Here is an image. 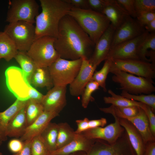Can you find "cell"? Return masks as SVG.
<instances>
[{
    "mask_svg": "<svg viewBox=\"0 0 155 155\" xmlns=\"http://www.w3.org/2000/svg\"><path fill=\"white\" fill-rule=\"evenodd\" d=\"M136 19L142 26L155 19V11L147 12L141 13L137 16Z\"/></svg>",
    "mask_w": 155,
    "mask_h": 155,
    "instance_id": "obj_40",
    "label": "cell"
},
{
    "mask_svg": "<svg viewBox=\"0 0 155 155\" xmlns=\"http://www.w3.org/2000/svg\"><path fill=\"white\" fill-rule=\"evenodd\" d=\"M134 6L137 16L144 13L155 11V0H135Z\"/></svg>",
    "mask_w": 155,
    "mask_h": 155,
    "instance_id": "obj_37",
    "label": "cell"
},
{
    "mask_svg": "<svg viewBox=\"0 0 155 155\" xmlns=\"http://www.w3.org/2000/svg\"><path fill=\"white\" fill-rule=\"evenodd\" d=\"M58 129V124L51 122L40 135L49 153L57 150Z\"/></svg>",
    "mask_w": 155,
    "mask_h": 155,
    "instance_id": "obj_26",
    "label": "cell"
},
{
    "mask_svg": "<svg viewBox=\"0 0 155 155\" xmlns=\"http://www.w3.org/2000/svg\"><path fill=\"white\" fill-rule=\"evenodd\" d=\"M27 100L23 101L16 99L8 108L0 112V134L3 142L7 139L6 132L9 123L18 113L26 105Z\"/></svg>",
    "mask_w": 155,
    "mask_h": 155,
    "instance_id": "obj_22",
    "label": "cell"
},
{
    "mask_svg": "<svg viewBox=\"0 0 155 155\" xmlns=\"http://www.w3.org/2000/svg\"><path fill=\"white\" fill-rule=\"evenodd\" d=\"M144 28L149 33H155V19L145 25Z\"/></svg>",
    "mask_w": 155,
    "mask_h": 155,
    "instance_id": "obj_49",
    "label": "cell"
},
{
    "mask_svg": "<svg viewBox=\"0 0 155 155\" xmlns=\"http://www.w3.org/2000/svg\"><path fill=\"white\" fill-rule=\"evenodd\" d=\"M89 120L87 118L83 119H78L75 121L77 128L75 131V134H80L89 129L88 122Z\"/></svg>",
    "mask_w": 155,
    "mask_h": 155,
    "instance_id": "obj_43",
    "label": "cell"
},
{
    "mask_svg": "<svg viewBox=\"0 0 155 155\" xmlns=\"http://www.w3.org/2000/svg\"><path fill=\"white\" fill-rule=\"evenodd\" d=\"M55 38L45 36L35 39L26 52L38 67H48L60 57L54 46Z\"/></svg>",
    "mask_w": 155,
    "mask_h": 155,
    "instance_id": "obj_4",
    "label": "cell"
},
{
    "mask_svg": "<svg viewBox=\"0 0 155 155\" xmlns=\"http://www.w3.org/2000/svg\"></svg>",
    "mask_w": 155,
    "mask_h": 155,
    "instance_id": "obj_53",
    "label": "cell"
},
{
    "mask_svg": "<svg viewBox=\"0 0 155 155\" xmlns=\"http://www.w3.org/2000/svg\"><path fill=\"white\" fill-rule=\"evenodd\" d=\"M3 142V141L0 134V146L1 145Z\"/></svg>",
    "mask_w": 155,
    "mask_h": 155,
    "instance_id": "obj_50",
    "label": "cell"
},
{
    "mask_svg": "<svg viewBox=\"0 0 155 155\" xmlns=\"http://www.w3.org/2000/svg\"><path fill=\"white\" fill-rule=\"evenodd\" d=\"M57 150L67 145L74 137L75 133L73 129L67 123L58 124Z\"/></svg>",
    "mask_w": 155,
    "mask_h": 155,
    "instance_id": "obj_28",
    "label": "cell"
},
{
    "mask_svg": "<svg viewBox=\"0 0 155 155\" xmlns=\"http://www.w3.org/2000/svg\"><path fill=\"white\" fill-rule=\"evenodd\" d=\"M108 108L117 117L122 118L125 117H131L136 116L139 112L140 107L137 106L120 107L111 105Z\"/></svg>",
    "mask_w": 155,
    "mask_h": 155,
    "instance_id": "obj_35",
    "label": "cell"
},
{
    "mask_svg": "<svg viewBox=\"0 0 155 155\" xmlns=\"http://www.w3.org/2000/svg\"><path fill=\"white\" fill-rule=\"evenodd\" d=\"M146 31L144 27L139 24L136 18L129 16L115 29L110 49L121 42L141 35Z\"/></svg>",
    "mask_w": 155,
    "mask_h": 155,
    "instance_id": "obj_13",
    "label": "cell"
},
{
    "mask_svg": "<svg viewBox=\"0 0 155 155\" xmlns=\"http://www.w3.org/2000/svg\"><path fill=\"white\" fill-rule=\"evenodd\" d=\"M31 149V155H48L49 152L40 135L32 139Z\"/></svg>",
    "mask_w": 155,
    "mask_h": 155,
    "instance_id": "obj_36",
    "label": "cell"
},
{
    "mask_svg": "<svg viewBox=\"0 0 155 155\" xmlns=\"http://www.w3.org/2000/svg\"><path fill=\"white\" fill-rule=\"evenodd\" d=\"M90 9L102 13L107 4L108 0H87Z\"/></svg>",
    "mask_w": 155,
    "mask_h": 155,
    "instance_id": "obj_39",
    "label": "cell"
},
{
    "mask_svg": "<svg viewBox=\"0 0 155 155\" xmlns=\"http://www.w3.org/2000/svg\"><path fill=\"white\" fill-rule=\"evenodd\" d=\"M102 13L106 16L115 29L130 16L117 0H108Z\"/></svg>",
    "mask_w": 155,
    "mask_h": 155,
    "instance_id": "obj_19",
    "label": "cell"
},
{
    "mask_svg": "<svg viewBox=\"0 0 155 155\" xmlns=\"http://www.w3.org/2000/svg\"><path fill=\"white\" fill-rule=\"evenodd\" d=\"M69 155H75V153H73L70 154H69Z\"/></svg>",
    "mask_w": 155,
    "mask_h": 155,
    "instance_id": "obj_51",
    "label": "cell"
},
{
    "mask_svg": "<svg viewBox=\"0 0 155 155\" xmlns=\"http://www.w3.org/2000/svg\"><path fill=\"white\" fill-rule=\"evenodd\" d=\"M117 1L123 7L130 16L136 18L137 15L134 6L135 0Z\"/></svg>",
    "mask_w": 155,
    "mask_h": 155,
    "instance_id": "obj_38",
    "label": "cell"
},
{
    "mask_svg": "<svg viewBox=\"0 0 155 155\" xmlns=\"http://www.w3.org/2000/svg\"><path fill=\"white\" fill-rule=\"evenodd\" d=\"M39 2L42 11L35 19V39L45 36L56 38L60 21L73 7L64 0H40Z\"/></svg>",
    "mask_w": 155,
    "mask_h": 155,
    "instance_id": "obj_2",
    "label": "cell"
},
{
    "mask_svg": "<svg viewBox=\"0 0 155 155\" xmlns=\"http://www.w3.org/2000/svg\"><path fill=\"white\" fill-rule=\"evenodd\" d=\"M144 155H155V142H149L146 144Z\"/></svg>",
    "mask_w": 155,
    "mask_h": 155,
    "instance_id": "obj_48",
    "label": "cell"
},
{
    "mask_svg": "<svg viewBox=\"0 0 155 155\" xmlns=\"http://www.w3.org/2000/svg\"><path fill=\"white\" fill-rule=\"evenodd\" d=\"M111 73L114 74L112 80L119 84V89L129 93L135 95L149 94L155 91L153 85L154 83L152 80L135 76L122 71H115Z\"/></svg>",
    "mask_w": 155,
    "mask_h": 155,
    "instance_id": "obj_5",
    "label": "cell"
},
{
    "mask_svg": "<svg viewBox=\"0 0 155 155\" xmlns=\"http://www.w3.org/2000/svg\"><path fill=\"white\" fill-rule=\"evenodd\" d=\"M95 46L73 18L67 14L62 18L54 43L60 57L72 60L82 58L89 59Z\"/></svg>",
    "mask_w": 155,
    "mask_h": 155,
    "instance_id": "obj_1",
    "label": "cell"
},
{
    "mask_svg": "<svg viewBox=\"0 0 155 155\" xmlns=\"http://www.w3.org/2000/svg\"><path fill=\"white\" fill-rule=\"evenodd\" d=\"M64 0L73 7L84 9H90L87 0Z\"/></svg>",
    "mask_w": 155,
    "mask_h": 155,
    "instance_id": "obj_44",
    "label": "cell"
},
{
    "mask_svg": "<svg viewBox=\"0 0 155 155\" xmlns=\"http://www.w3.org/2000/svg\"><path fill=\"white\" fill-rule=\"evenodd\" d=\"M3 31L13 41L18 51L26 52L35 39V26L27 22L9 23Z\"/></svg>",
    "mask_w": 155,
    "mask_h": 155,
    "instance_id": "obj_7",
    "label": "cell"
},
{
    "mask_svg": "<svg viewBox=\"0 0 155 155\" xmlns=\"http://www.w3.org/2000/svg\"><path fill=\"white\" fill-rule=\"evenodd\" d=\"M108 60L110 73L120 71L150 80L155 78V64L150 62L135 59Z\"/></svg>",
    "mask_w": 155,
    "mask_h": 155,
    "instance_id": "obj_10",
    "label": "cell"
},
{
    "mask_svg": "<svg viewBox=\"0 0 155 155\" xmlns=\"http://www.w3.org/2000/svg\"><path fill=\"white\" fill-rule=\"evenodd\" d=\"M149 33L146 31L134 38L121 42L111 49L106 59L141 60L139 49L142 42Z\"/></svg>",
    "mask_w": 155,
    "mask_h": 155,
    "instance_id": "obj_12",
    "label": "cell"
},
{
    "mask_svg": "<svg viewBox=\"0 0 155 155\" xmlns=\"http://www.w3.org/2000/svg\"><path fill=\"white\" fill-rule=\"evenodd\" d=\"M82 58L68 60L59 57L48 67L54 86H67L74 80L79 70Z\"/></svg>",
    "mask_w": 155,
    "mask_h": 155,
    "instance_id": "obj_6",
    "label": "cell"
},
{
    "mask_svg": "<svg viewBox=\"0 0 155 155\" xmlns=\"http://www.w3.org/2000/svg\"><path fill=\"white\" fill-rule=\"evenodd\" d=\"M108 92L111 96L104 97V101L106 104H111L114 106L120 107L137 106L142 108L144 111L146 109V105L144 104L117 94L111 89L108 90Z\"/></svg>",
    "mask_w": 155,
    "mask_h": 155,
    "instance_id": "obj_27",
    "label": "cell"
},
{
    "mask_svg": "<svg viewBox=\"0 0 155 155\" xmlns=\"http://www.w3.org/2000/svg\"><path fill=\"white\" fill-rule=\"evenodd\" d=\"M106 123V119L104 118L98 119L89 120L88 122L89 129L98 127H103Z\"/></svg>",
    "mask_w": 155,
    "mask_h": 155,
    "instance_id": "obj_47",
    "label": "cell"
},
{
    "mask_svg": "<svg viewBox=\"0 0 155 155\" xmlns=\"http://www.w3.org/2000/svg\"><path fill=\"white\" fill-rule=\"evenodd\" d=\"M67 86H54L44 95L41 102L44 111L59 114L67 104Z\"/></svg>",
    "mask_w": 155,
    "mask_h": 155,
    "instance_id": "obj_14",
    "label": "cell"
},
{
    "mask_svg": "<svg viewBox=\"0 0 155 155\" xmlns=\"http://www.w3.org/2000/svg\"><path fill=\"white\" fill-rule=\"evenodd\" d=\"M119 118L120 124L125 129L131 145L136 155H144L146 145L142 137L135 127L127 119Z\"/></svg>",
    "mask_w": 155,
    "mask_h": 155,
    "instance_id": "obj_21",
    "label": "cell"
},
{
    "mask_svg": "<svg viewBox=\"0 0 155 155\" xmlns=\"http://www.w3.org/2000/svg\"><path fill=\"white\" fill-rule=\"evenodd\" d=\"M115 29L111 24L95 44L92 53L88 59L94 66L97 67L105 61L110 50L113 35Z\"/></svg>",
    "mask_w": 155,
    "mask_h": 155,
    "instance_id": "obj_16",
    "label": "cell"
},
{
    "mask_svg": "<svg viewBox=\"0 0 155 155\" xmlns=\"http://www.w3.org/2000/svg\"><path fill=\"white\" fill-rule=\"evenodd\" d=\"M18 52L12 40L4 32L0 31V59L9 62L14 58Z\"/></svg>",
    "mask_w": 155,
    "mask_h": 155,
    "instance_id": "obj_25",
    "label": "cell"
},
{
    "mask_svg": "<svg viewBox=\"0 0 155 155\" xmlns=\"http://www.w3.org/2000/svg\"><path fill=\"white\" fill-rule=\"evenodd\" d=\"M99 86L96 82L90 81L86 86L82 94V105L84 108H86L90 102L94 101V98L92 96V93L99 89Z\"/></svg>",
    "mask_w": 155,
    "mask_h": 155,
    "instance_id": "obj_34",
    "label": "cell"
},
{
    "mask_svg": "<svg viewBox=\"0 0 155 155\" xmlns=\"http://www.w3.org/2000/svg\"><path fill=\"white\" fill-rule=\"evenodd\" d=\"M0 155H3V154L1 152H0Z\"/></svg>",
    "mask_w": 155,
    "mask_h": 155,
    "instance_id": "obj_52",
    "label": "cell"
},
{
    "mask_svg": "<svg viewBox=\"0 0 155 155\" xmlns=\"http://www.w3.org/2000/svg\"><path fill=\"white\" fill-rule=\"evenodd\" d=\"M44 111L41 103L31 99L28 100L25 106L27 127L35 120Z\"/></svg>",
    "mask_w": 155,
    "mask_h": 155,
    "instance_id": "obj_30",
    "label": "cell"
},
{
    "mask_svg": "<svg viewBox=\"0 0 155 155\" xmlns=\"http://www.w3.org/2000/svg\"><path fill=\"white\" fill-rule=\"evenodd\" d=\"M5 73L6 85L9 91L17 99L23 101L29 99L32 86L21 69L11 66L6 69Z\"/></svg>",
    "mask_w": 155,
    "mask_h": 155,
    "instance_id": "obj_9",
    "label": "cell"
},
{
    "mask_svg": "<svg viewBox=\"0 0 155 155\" xmlns=\"http://www.w3.org/2000/svg\"><path fill=\"white\" fill-rule=\"evenodd\" d=\"M32 139L24 141V146L22 149L19 152L13 154L12 155H31V148Z\"/></svg>",
    "mask_w": 155,
    "mask_h": 155,
    "instance_id": "obj_45",
    "label": "cell"
},
{
    "mask_svg": "<svg viewBox=\"0 0 155 155\" xmlns=\"http://www.w3.org/2000/svg\"><path fill=\"white\" fill-rule=\"evenodd\" d=\"M155 51V33H149L141 44L139 53L141 60L150 62L146 57L148 49Z\"/></svg>",
    "mask_w": 155,
    "mask_h": 155,
    "instance_id": "obj_33",
    "label": "cell"
},
{
    "mask_svg": "<svg viewBox=\"0 0 155 155\" xmlns=\"http://www.w3.org/2000/svg\"><path fill=\"white\" fill-rule=\"evenodd\" d=\"M44 96L32 86L30 90L29 99L41 103Z\"/></svg>",
    "mask_w": 155,
    "mask_h": 155,
    "instance_id": "obj_46",
    "label": "cell"
},
{
    "mask_svg": "<svg viewBox=\"0 0 155 155\" xmlns=\"http://www.w3.org/2000/svg\"><path fill=\"white\" fill-rule=\"evenodd\" d=\"M59 114L55 112L44 111L35 120L27 127L24 134L19 139L24 142L40 135L51 120L59 116Z\"/></svg>",
    "mask_w": 155,
    "mask_h": 155,
    "instance_id": "obj_18",
    "label": "cell"
},
{
    "mask_svg": "<svg viewBox=\"0 0 155 155\" xmlns=\"http://www.w3.org/2000/svg\"><path fill=\"white\" fill-rule=\"evenodd\" d=\"M14 59L20 65L21 69L29 81L38 67L32 59L27 55L26 52L18 51Z\"/></svg>",
    "mask_w": 155,
    "mask_h": 155,
    "instance_id": "obj_29",
    "label": "cell"
},
{
    "mask_svg": "<svg viewBox=\"0 0 155 155\" xmlns=\"http://www.w3.org/2000/svg\"><path fill=\"white\" fill-rule=\"evenodd\" d=\"M99 109L105 113L111 114L115 121L105 127H98L89 129L82 133L90 140L99 139L104 140L109 144L116 141L125 131L120 124L119 118L108 107L100 108Z\"/></svg>",
    "mask_w": 155,
    "mask_h": 155,
    "instance_id": "obj_11",
    "label": "cell"
},
{
    "mask_svg": "<svg viewBox=\"0 0 155 155\" xmlns=\"http://www.w3.org/2000/svg\"><path fill=\"white\" fill-rule=\"evenodd\" d=\"M147 116L151 132L155 137V115L151 108L149 106L146 105V108L144 111Z\"/></svg>",
    "mask_w": 155,
    "mask_h": 155,
    "instance_id": "obj_42",
    "label": "cell"
},
{
    "mask_svg": "<svg viewBox=\"0 0 155 155\" xmlns=\"http://www.w3.org/2000/svg\"><path fill=\"white\" fill-rule=\"evenodd\" d=\"M94 140L87 138L82 133L75 134L72 141L67 145L49 153L48 155H69L78 152L88 153L90 150Z\"/></svg>",
    "mask_w": 155,
    "mask_h": 155,
    "instance_id": "obj_17",
    "label": "cell"
},
{
    "mask_svg": "<svg viewBox=\"0 0 155 155\" xmlns=\"http://www.w3.org/2000/svg\"><path fill=\"white\" fill-rule=\"evenodd\" d=\"M121 95L129 99L140 102L150 106L153 112L155 111V95L153 94L145 95H135L122 90Z\"/></svg>",
    "mask_w": 155,
    "mask_h": 155,
    "instance_id": "obj_31",
    "label": "cell"
},
{
    "mask_svg": "<svg viewBox=\"0 0 155 155\" xmlns=\"http://www.w3.org/2000/svg\"><path fill=\"white\" fill-rule=\"evenodd\" d=\"M25 106L18 113L9 123L6 132L7 137L18 138L24 134L27 127Z\"/></svg>",
    "mask_w": 155,
    "mask_h": 155,
    "instance_id": "obj_23",
    "label": "cell"
},
{
    "mask_svg": "<svg viewBox=\"0 0 155 155\" xmlns=\"http://www.w3.org/2000/svg\"><path fill=\"white\" fill-rule=\"evenodd\" d=\"M110 68L109 60L106 59L102 68L94 73L90 80L97 82L104 92L107 91L106 81L107 76L110 73Z\"/></svg>",
    "mask_w": 155,
    "mask_h": 155,
    "instance_id": "obj_32",
    "label": "cell"
},
{
    "mask_svg": "<svg viewBox=\"0 0 155 155\" xmlns=\"http://www.w3.org/2000/svg\"><path fill=\"white\" fill-rule=\"evenodd\" d=\"M29 82L36 88L46 87L49 90L54 86L48 67H37Z\"/></svg>",
    "mask_w": 155,
    "mask_h": 155,
    "instance_id": "obj_24",
    "label": "cell"
},
{
    "mask_svg": "<svg viewBox=\"0 0 155 155\" xmlns=\"http://www.w3.org/2000/svg\"><path fill=\"white\" fill-rule=\"evenodd\" d=\"M125 119L130 122L141 134L145 144L149 142H155V137L150 131L148 120L144 110L140 107L137 114L131 117H125Z\"/></svg>",
    "mask_w": 155,
    "mask_h": 155,
    "instance_id": "obj_20",
    "label": "cell"
},
{
    "mask_svg": "<svg viewBox=\"0 0 155 155\" xmlns=\"http://www.w3.org/2000/svg\"><path fill=\"white\" fill-rule=\"evenodd\" d=\"M6 21L8 23L24 21L34 24L39 14V5L35 0L9 1Z\"/></svg>",
    "mask_w": 155,
    "mask_h": 155,
    "instance_id": "obj_8",
    "label": "cell"
},
{
    "mask_svg": "<svg viewBox=\"0 0 155 155\" xmlns=\"http://www.w3.org/2000/svg\"><path fill=\"white\" fill-rule=\"evenodd\" d=\"M68 15L73 18L95 44L111 24L102 13L72 8Z\"/></svg>",
    "mask_w": 155,
    "mask_h": 155,
    "instance_id": "obj_3",
    "label": "cell"
},
{
    "mask_svg": "<svg viewBox=\"0 0 155 155\" xmlns=\"http://www.w3.org/2000/svg\"><path fill=\"white\" fill-rule=\"evenodd\" d=\"M96 68L90 63L88 59L82 58L79 71L69 84V92L72 96H78L81 95L86 86L91 80Z\"/></svg>",
    "mask_w": 155,
    "mask_h": 155,
    "instance_id": "obj_15",
    "label": "cell"
},
{
    "mask_svg": "<svg viewBox=\"0 0 155 155\" xmlns=\"http://www.w3.org/2000/svg\"><path fill=\"white\" fill-rule=\"evenodd\" d=\"M24 142L20 139L15 138L10 140L8 144V148L9 151L13 154L20 151L23 148Z\"/></svg>",
    "mask_w": 155,
    "mask_h": 155,
    "instance_id": "obj_41",
    "label": "cell"
}]
</instances>
